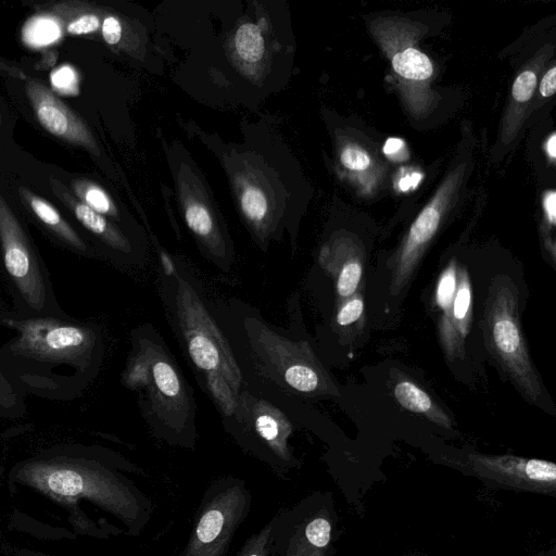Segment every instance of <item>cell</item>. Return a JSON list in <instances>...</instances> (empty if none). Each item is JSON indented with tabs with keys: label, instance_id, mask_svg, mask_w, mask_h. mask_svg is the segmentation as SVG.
<instances>
[{
	"label": "cell",
	"instance_id": "1",
	"mask_svg": "<svg viewBox=\"0 0 556 556\" xmlns=\"http://www.w3.org/2000/svg\"><path fill=\"white\" fill-rule=\"evenodd\" d=\"M0 326L14 336L0 348V368L24 394L53 401L80 395L103 354L100 329L66 316H21L7 308Z\"/></svg>",
	"mask_w": 556,
	"mask_h": 556
},
{
	"label": "cell",
	"instance_id": "2",
	"mask_svg": "<svg viewBox=\"0 0 556 556\" xmlns=\"http://www.w3.org/2000/svg\"><path fill=\"white\" fill-rule=\"evenodd\" d=\"M17 476L58 497H84L139 536L152 518V501L125 472L143 473L118 454L99 446L55 447L17 466Z\"/></svg>",
	"mask_w": 556,
	"mask_h": 556
},
{
	"label": "cell",
	"instance_id": "3",
	"mask_svg": "<svg viewBox=\"0 0 556 556\" xmlns=\"http://www.w3.org/2000/svg\"><path fill=\"white\" fill-rule=\"evenodd\" d=\"M122 381L143 395V412L154 434L170 445L193 448L197 441L194 407L188 386L165 349L140 338Z\"/></svg>",
	"mask_w": 556,
	"mask_h": 556
},
{
	"label": "cell",
	"instance_id": "4",
	"mask_svg": "<svg viewBox=\"0 0 556 556\" xmlns=\"http://www.w3.org/2000/svg\"><path fill=\"white\" fill-rule=\"evenodd\" d=\"M0 273L21 316H66L50 273L26 230L0 194Z\"/></svg>",
	"mask_w": 556,
	"mask_h": 556
},
{
	"label": "cell",
	"instance_id": "5",
	"mask_svg": "<svg viewBox=\"0 0 556 556\" xmlns=\"http://www.w3.org/2000/svg\"><path fill=\"white\" fill-rule=\"evenodd\" d=\"M485 346L511 378L520 392L538 403L543 394L521 331L518 290L506 276H497L489 287L482 318Z\"/></svg>",
	"mask_w": 556,
	"mask_h": 556
},
{
	"label": "cell",
	"instance_id": "6",
	"mask_svg": "<svg viewBox=\"0 0 556 556\" xmlns=\"http://www.w3.org/2000/svg\"><path fill=\"white\" fill-rule=\"evenodd\" d=\"M251 507L252 493L243 479L226 476L212 480L201 496L179 556H227Z\"/></svg>",
	"mask_w": 556,
	"mask_h": 556
},
{
	"label": "cell",
	"instance_id": "7",
	"mask_svg": "<svg viewBox=\"0 0 556 556\" xmlns=\"http://www.w3.org/2000/svg\"><path fill=\"white\" fill-rule=\"evenodd\" d=\"M174 309L179 332L194 366L222 375L240 394L242 372L232 349L192 286L175 273Z\"/></svg>",
	"mask_w": 556,
	"mask_h": 556
},
{
	"label": "cell",
	"instance_id": "8",
	"mask_svg": "<svg viewBox=\"0 0 556 556\" xmlns=\"http://www.w3.org/2000/svg\"><path fill=\"white\" fill-rule=\"evenodd\" d=\"M251 349L267 377L304 395L336 394L329 375L306 342L290 340L267 325L245 323Z\"/></svg>",
	"mask_w": 556,
	"mask_h": 556
},
{
	"label": "cell",
	"instance_id": "9",
	"mask_svg": "<svg viewBox=\"0 0 556 556\" xmlns=\"http://www.w3.org/2000/svg\"><path fill=\"white\" fill-rule=\"evenodd\" d=\"M232 416L237 427L231 429L238 444L268 465L283 478L299 465L289 444L293 426L289 418L266 400L240 393Z\"/></svg>",
	"mask_w": 556,
	"mask_h": 556
},
{
	"label": "cell",
	"instance_id": "10",
	"mask_svg": "<svg viewBox=\"0 0 556 556\" xmlns=\"http://www.w3.org/2000/svg\"><path fill=\"white\" fill-rule=\"evenodd\" d=\"M314 498L304 500L274 515L276 556H324L332 525L325 509L316 508Z\"/></svg>",
	"mask_w": 556,
	"mask_h": 556
},
{
	"label": "cell",
	"instance_id": "11",
	"mask_svg": "<svg viewBox=\"0 0 556 556\" xmlns=\"http://www.w3.org/2000/svg\"><path fill=\"white\" fill-rule=\"evenodd\" d=\"M435 303L442 312L438 329L444 353L450 359L463 357L471 321V287L465 268L451 262L442 271Z\"/></svg>",
	"mask_w": 556,
	"mask_h": 556
},
{
	"label": "cell",
	"instance_id": "12",
	"mask_svg": "<svg viewBox=\"0 0 556 556\" xmlns=\"http://www.w3.org/2000/svg\"><path fill=\"white\" fill-rule=\"evenodd\" d=\"M459 169L447 177L412 224L392 266L391 294L400 293L410 280L428 243L439 228L443 212L462 175Z\"/></svg>",
	"mask_w": 556,
	"mask_h": 556
},
{
	"label": "cell",
	"instance_id": "13",
	"mask_svg": "<svg viewBox=\"0 0 556 556\" xmlns=\"http://www.w3.org/2000/svg\"><path fill=\"white\" fill-rule=\"evenodd\" d=\"M28 99L41 126L50 134L94 150L92 137L83 122L53 93L37 81L26 86Z\"/></svg>",
	"mask_w": 556,
	"mask_h": 556
},
{
	"label": "cell",
	"instance_id": "14",
	"mask_svg": "<svg viewBox=\"0 0 556 556\" xmlns=\"http://www.w3.org/2000/svg\"><path fill=\"white\" fill-rule=\"evenodd\" d=\"M51 187L54 194L61 199L64 204L72 210L75 217L91 233L100 238L108 247L127 253L129 245L125 238L98 212L90 208L83 202L74 199L67 189L58 180H51Z\"/></svg>",
	"mask_w": 556,
	"mask_h": 556
},
{
	"label": "cell",
	"instance_id": "15",
	"mask_svg": "<svg viewBox=\"0 0 556 556\" xmlns=\"http://www.w3.org/2000/svg\"><path fill=\"white\" fill-rule=\"evenodd\" d=\"M334 251L324 249L320 253V264L336 279L337 293L341 299L350 298L357 289L363 275V261L355 251L342 250L336 247Z\"/></svg>",
	"mask_w": 556,
	"mask_h": 556
},
{
	"label": "cell",
	"instance_id": "16",
	"mask_svg": "<svg viewBox=\"0 0 556 556\" xmlns=\"http://www.w3.org/2000/svg\"><path fill=\"white\" fill-rule=\"evenodd\" d=\"M20 194L26 201L38 219L65 247L78 254L89 255V247L81 237L65 222L60 213L45 199L37 197L29 190L21 188Z\"/></svg>",
	"mask_w": 556,
	"mask_h": 556
},
{
	"label": "cell",
	"instance_id": "17",
	"mask_svg": "<svg viewBox=\"0 0 556 556\" xmlns=\"http://www.w3.org/2000/svg\"><path fill=\"white\" fill-rule=\"evenodd\" d=\"M394 397L407 410L420 414L446 429L452 428L450 417L412 380H399L394 386Z\"/></svg>",
	"mask_w": 556,
	"mask_h": 556
},
{
	"label": "cell",
	"instance_id": "18",
	"mask_svg": "<svg viewBox=\"0 0 556 556\" xmlns=\"http://www.w3.org/2000/svg\"><path fill=\"white\" fill-rule=\"evenodd\" d=\"M394 73L405 86L425 85L433 74L430 59L412 45L396 48L391 55Z\"/></svg>",
	"mask_w": 556,
	"mask_h": 556
},
{
	"label": "cell",
	"instance_id": "19",
	"mask_svg": "<svg viewBox=\"0 0 556 556\" xmlns=\"http://www.w3.org/2000/svg\"><path fill=\"white\" fill-rule=\"evenodd\" d=\"M235 47L243 61H260L264 54V39L258 26L252 23L241 25L236 31Z\"/></svg>",
	"mask_w": 556,
	"mask_h": 556
},
{
	"label": "cell",
	"instance_id": "20",
	"mask_svg": "<svg viewBox=\"0 0 556 556\" xmlns=\"http://www.w3.org/2000/svg\"><path fill=\"white\" fill-rule=\"evenodd\" d=\"M275 517L252 533L233 556H276L274 543Z\"/></svg>",
	"mask_w": 556,
	"mask_h": 556
},
{
	"label": "cell",
	"instance_id": "21",
	"mask_svg": "<svg viewBox=\"0 0 556 556\" xmlns=\"http://www.w3.org/2000/svg\"><path fill=\"white\" fill-rule=\"evenodd\" d=\"M205 383L219 410L227 417L232 416L238 406L239 394L231 389L227 380L219 374L205 375Z\"/></svg>",
	"mask_w": 556,
	"mask_h": 556
},
{
	"label": "cell",
	"instance_id": "22",
	"mask_svg": "<svg viewBox=\"0 0 556 556\" xmlns=\"http://www.w3.org/2000/svg\"><path fill=\"white\" fill-rule=\"evenodd\" d=\"M25 396L0 368V416L17 418L26 413Z\"/></svg>",
	"mask_w": 556,
	"mask_h": 556
},
{
	"label": "cell",
	"instance_id": "23",
	"mask_svg": "<svg viewBox=\"0 0 556 556\" xmlns=\"http://www.w3.org/2000/svg\"><path fill=\"white\" fill-rule=\"evenodd\" d=\"M73 188L84 203L93 211L101 215L114 213V206L108 194L98 186L85 180H78L73 182Z\"/></svg>",
	"mask_w": 556,
	"mask_h": 556
},
{
	"label": "cell",
	"instance_id": "24",
	"mask_svg": "<svg viewBox=\"0 0 556 556\" xmlns=\"http://www.w3.org/2000/svg\"><path fill=\"white\" fill-rule=\"evenodd\" d=\"M188 227L200 238L211 240L213 237V219L205 206L199 203L189 204L185 212Z\"/></svg>",
	"mask_w": 556,
	"mask_h": 556
},
{
	"label": "cell",
	"instance_id": "25",
	"mask_svg": "<svg viewBox=\"0 0 556 556\" xmlns=\"http://www.w3.org/2000/svg\"><path fill=\"white\" fill-rule=\"evenodd\" d=\"M241 207L251 222L260 223L266 216L268 205L263 191L254 186H249L241 195Z\"/></svg>",
	"mask_w": 556,
	"mask_h": 556
},
{
	"label": "cell",
	"instance_id": "26",
	"mask_svg": "<svg viewBox=\"0 0 556 556\" xmlns=\"http://www.w3.org/2000/svg\"><path fill=\"white\" fill-rule=\"evenodd\" d=\"M536 86V74L532 70L522 71L516 78L513 88L511 97L518 104L527 103L534 91Z\"/></svg>",
	"mask_w": 556,
	"mask_h": 556
},
{
	"label": "cell",
	"instance_id": "27",
	"mask_svg": "<svg viewBox=\"0 0 556 556\" xmlns=\"http://www.w3.org/2000/svg\"><path fill=\"white\" fill-rule=\"evenodd\" d=\"M523 473L531 481L554 482L556 479V466L552 462L528 459L525 464Z\"/></svg>",
	"mask_w": 556,
	"mask_h": 556
},
{
	"label": "cell",
	"instance_id": "28",
	"mask_svg": "<svg viewBox=\"0 0 556 556\" xmlns=\"http://www.w3.org/2000/svg\"><path fill=\"white\" fill-rule=\"evenodd\" d=\"M342 164L352 172H364L371 165L368 153L361 147L351 144L341 151Z\"/></svg>",
	"mask_w": 556,
	"mask_h": 556
},
{
	"label": "cell",
	"instance_id": "29",
	"mask_svg": "<svg viewBox=\"0 0 556 556\" xmlns=\"http://www.w3.org/2000/svg\"><path fill=\"white\" fill-rule=\"evenodd\" d=\"M364 313V301L361 295L346 300L337 313V324L346 327L358 320Z\"/></svg>",
	"mask_w": 556,
	"mask_h": 556
},
{
	"label": "cell",
	"instance_id": "30",
	"mask_svg": "<svg viewBox=\"0 0 556 556\" xmlns=\"http://www.w3.org/2000/svg\"><path fill=\"white\" fill-rule=\"evenodd\" d=\"M100 22L98 16L93 14L81 15L72 21L66 29L71 35H86L99 28Z\"/></svg>",
	"mask_w": 556,
	"mask_h": 556
},
{
	"label": "cell",
	"instance_id": "31",
	"mask_svg": "<svg viewBox=\"0 0 556 556\" xmlns=\"http://www.w3.org/2000/svg\"><path fill=\"white\" fill-rule=\"evenodd\" d=\"M55 26L49 20H41L30 27L29 37L36 42H49L54 39L52 35L58 34Z\"/></svg>",
	"mask_w": 556,
	"mask_h": 556
},
{
	"label": "cell",
	"instance_id": "32",
	"mask_svg": "<svg viewBox=\"0 0 556 556\" xmlns=\"http://www.w3.org/2000/svg\"><path fill=\"white\" fill-rule=\"evenodd\" d=\"M51 81L59 90L71 91V89H74L77 92L76 75L71 67L59 68L51 75Z\"/></svg>",
	"mask_w": 556,
	"mask_h": 556
},
{
	"label": "cell",
	"instance_id": "33",
	"mask_svg": "<svg viewBox=\"0 0 556 556\" xmlns=\"http://www.w3.org/2000/svg\"><path fill=\"white\" fill-rule=\"evenodd\" d=\"M102 36L106 43L115 45L122 36V26L119 21L114 16H108L102 23Z\"/></svg>",
	"mask_w": 556,
	"mask_h": 556
},
{
	"label": "cell",
	"instance_id": "34",
	"mask_svg": "<svg viewBox=\"0 0 556 556\" xmlns=\"http://www.w3.org/2000/svg\"><path fill=\"white\" fill-rule=\"evenodd\" d=\"M383 153L393 161L407 159L406 144L401 138H389L383 146Z\"/></svg>",
	"mask_w": 556,
	"mask_h": 556
},
{
	"label": "cell",
	"instance_id": "35",
	"mask_svg": "<svg viewBox=\"0 0 556 556\" xmlns=\"http://www.w3.org/2000/svg\"><path fill=\"white\" fill-rule=\"evenodd\" d=\"M556 90V67L553 66L543 76L540 84V92L543 97H551Z\"/></svg>",
	"mask_w": 556,
	"mask_h": 556
},
{
	"label": "cell",
	"instance_id": "36",
	"mask_svg": "<svg viewBox=\"0 0 556 556\" xmlns=\"http://www.w3.org/2000/svg\"><path fill=\"white\" fill-rule=\"evenodd\" d=\"M543 205H544V210H545L548 222L552 225H554L556 223V193H555V191H549L545 194Z\"/></svg>",
	"mask_w": 556,
	"mask_h": 556
},
{
	"label": "cell",
	"instance_id": "37",
	"mask_svg": "<svg viewBox=\"0 0 556 556\" xmlns=\"http://www.w3.org/2000/svg\"><path fill=\"white\" fill-rule=\"evenodd\" d=\"M422 178L421 173L414 172L412 174L405 175L399 181V187L402 191H407L409 189H415Z\"/></svg>",
	"mask_w": 556,
	"mask_h": 556
},
{
	"label": "cell",
	"instance_id": "38",
	"mask_svg": "<svg viewBox=\"0 0 556 556\" xmlns=\"http://www.w3.org/2000/svg\"><path fill=\"white\" fill-rule=\"evenodd\" d=\"M546 152L552 160L556 157V135L554 132L547 139Z\"/></svg>",
	"mask_w": 556,
	"mask_h": 556
},
{
	"label": "cell",
	"instance_id": "39",
	"mask_svg": "<svg viewBox=\"0 0 556 556\" xmlns=\"http://www.w3.org/2000/svg\"><path fill=\"white\" fill-rule=\"evenodd\" d=\"M161 258H162V264H163L165 274L173 276L176 271L174 268V264L172 263L169 257L165 254H162Z\"/></svg>",
	"mask_w": 556,
	"mask_h": 556
},
{
	"label": "cell",
	"instance_id": "40",
	"mask_svg": "<svg viewBox=\"0 0 556 556\" xmlns=\"http://www.w3.org/2000/svg\"><path fill=\"white\" fill-rule=\"evenodd\" d=\"M4 309H7V306H5L4 301H3L2 296H1V293H0V312H2Z\"/></svg>",
	"mask_w": 556,
	"mask_h": 556
}]
</instances>
